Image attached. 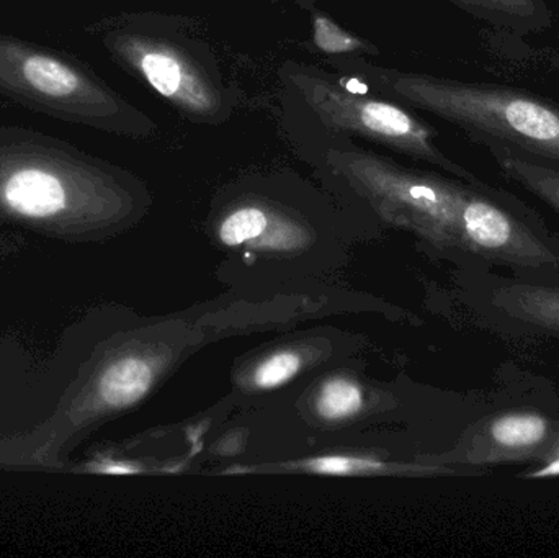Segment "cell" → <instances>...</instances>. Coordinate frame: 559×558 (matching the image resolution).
Returning <instances> with one entry per match:
<instances>
[{
	"label": "cell",
	"instance_id": "cell-3",
	"mask_svg": "<svg viewBox=\"0 0 559 558\" xmlns=\"http://www.w3.org/2000/svg\"><path fill=\"white\" fill-rule=\"evenodd\" d=\"M374 72L394 97L462 128L481 144L514 147L559 167V104L524 88L414 72Z\"/></svg>",
	"mask_w": 559,
	"mask_h": 558
},
{
	"label": "cell",
	"instance_id": "cell-10",
	"mask_svg": "<svg viewBox=\"0 0 559 558\" xmlns=\"http://www.w3.org/2000/svg\"><path fill=\"white\" fill-rule=\"evenodd\" d=\"M153 380V367L146 359L123 357L108 366L98 379V402L111 409L128 408L147 395Z\"/></svg>",
	"mask_w": 559,
	"mask_h": 558
},
{
	"label": "cell",
	"instance_id": "cell-4",
	"mask_svg": "<svg viewBox=\"0 0 559 558\" xmlns=\"http://www.w3.org/2000/svg\"><path fill=\"white\" fill-rule=\"evenodd\" d=\"M0 95L64 123L147 138L156 124L79 56L0 32Z\"/></svg>",
	"mask_w": 559,
	"mask_h": 558
},
{
	"label": "cell",
	"instance_id": "cell-11",
	"mask_svg": "<svg viewBox=\"0 0 559 558\" xmlns=\"http://www.w3.org/2000/svg\"><path fill=\"white\" fill-rule=\"evenodd\" d=\"M475 15L509 28H537L547 25L544 0H452Z\"/></svg>",
	"mask_w": 559,
	"mask_h": 558
},
{
	"label": "cell",
	"instance_id": "cell-7",
	"mask_svg": "<svg viewBox=\"0 0 559 558\" xmlns=\"http://www.w3.org/2000/svg\"><path fill=\"white\" fill-rule=\"evenodd\" d=\"M478 462L555 461L559 458V425L535 413H509L489 418L475 441Z\"/></svg>",
	"mask_w": 559,
	"mask_h": 558
},
{
	"label": "cell",
	"instance_id": "cell-6",
	"mask_svg": "<svg viewBox=\"0 0 559 558\" xmlns=\"http://www.w3.org/2000/svg\"><path fill=\"white\" fill-rule=\"evenodd\" d=\"M292 79L306 104L329 130L367 138L481 186L469 170L443 154L436 143V130L401 105L355 94L314 72L295 71Z\"/></svg>",
	"mask_w": 559,
	"mask_h": 558
},
{
	"label": "cell",
	"instance_id": "cell-1",
	"mask_svg": "<svg viewBox=\"0 0 559 558\" xmlns=\"http://www.w3.org/2000/svg\"><path fill=\"white\" fill-rule=\"evenodd\" d=\"M332 163L371 195L414 216L430 233L518 271L559 269V242L509 206L508 197L481 186H460L403 169L360 150L332 151Z\"/></svg>",
	"mask_w": 559,
	"mask_h": 558
},
{
	"label": "cell",
	"instance_id": "cell-12",
	"mask_svg": "<svg viewBox=\"0 0 559 558\" xmlns=\"http://www.w3.org/2000/svg\"><path fill=\"white\" fill-rule=\"evenodd\" d=\"M364 396L360 387L344 379L329 380L318 395L316 408L322 418L331 422L350 418L360 412Z\"/></svg>",
	"mask_w": 559,
	"mask_h": 558
},
{
	"label": "cell",
	"instance_id": "cell-16",
	"mask_svg": "<svg viewBox=\"0 0 559 558\" xmlns=\"http://www.w3.org/2000/svg\"><path fill=\"white\" fill-rule=\"evenodd\" d=\"M370 468V462H354L350 459L344 458H328L318 459L311 462V468L318 472H325V474H347L352 468Z\"/></svg>",
	"mask_w": 559,
	"mask_h": 558
},
{
	"label": "cell",
	"instance_id": "cell-17",
	"mask_svg": "<svg viewBox=\"0 0 559 558\" xmlns=\"http://www.w3.org/2000/svg\"><path fill=\"white\" fill-rule=\"evenodd\" d=\"M98 471L105 472V474H133L134 472L133 468L118 464V462H105V464L98 465Z\"/></svg>",
	"mask_w": 559,
	"mask_h": 558
},
{
	"label": "cell",
	"instance_id": "cell-8",
	"mask_svg": "<svg viewBox=\"0 0 559 558\" xmlns=\"http://www.w3.org/2000/svg\"><path fill=\"white\" fill-rule=\"evenodd\" d=\"M489 308L504 320L559 334V287L489 277Z\"/></svg>",
	"mask_w": 559,
	"mask_h": 558
},
{
	"label": "cell",
	"instance_id": "cell-2",
	"mask_svg": "<svg viewBox=\"0 0 559 558\" xmlns=\"http://www.w3.org/2000/svg\"><path fill=\"white\" fill-rule=\"evenodd\" d=\"M130 176L45 131L0 124V216L33 225L107 218L123 209Z\"/></svg>",
	"mask_w": 559,
	"mask_h": 558
},
{
	"label": "cell",
	"instance_id": "cell-13",
	"mask_svg": "<svg viewBox=\"0 0 559 558\" xmlns=\"http://www.w3.org/2000/svg\"><path fill=\"white\" fill-rule=\"evenodd\" d=\"M269 228V215L259 206H242L223 219L219 239L226 246H239L264 235Z\"/></svg>",
	"mask_w": 559,
	"mask_h": 558
},
{
	"label": "cell",
	"instance_id": "cell-14",
	"mask_svg": "<svg viewBox=\"0 0 559 558\" xmlns=\"http://www.w3.org/2000/svg\"><path fill=\"white\" fill-rule=\"evenodd\" d=\"M312 41L316 48L325 55H347V52L367 51L368 45L358 36L342 28L324 13L312 16Z\"/></svg>",
	"mask_w": 559,
	"mask_h": 558
},
{
	"label": "cell",
	"instance_id": "cell-9",
	"mask_svg": "<svg viewBox=\"0 0 559 558\" xmlns=\"http://www.w3.org/2000/svg\"><path fill=\"white\" fill-rule=\"evenodd\" d=\"M504 176L547 203L559 215V167L504 144L486 143Z\"/></svg>",
	"mask_w": 559,
	"mask_h": 558
},
{
	"label": "cell",
	"instance_id": "cell-15",
	"mask_svg": "<svg viewBox=\"0 0 559 558\" xmlns=\"http://www.w3.org/2000/svg\"><path fill=\"white\" fill-rule=\"evenodd\" d=\"M301 367V359L295 353H278L269 357L254 372L258 389H277L292 380Z\"/></svg>",
	"mask_w": 559,
	"mask_h": 558
},
{
	"label": "cell",
	"instance_id": "cell-5",
	"mask_svg": "<svg viewBox=\"0 0 559 558\" xmlns=\"http://www.w3.org/2000/svg\"><path fill=\"white\" fill-rule=\"evenodd\" d=\"M111 61L199 123L228 120L231 105L215 62L189 41L169 38L153 16L123 13L88 25Z\"/></svg>",
	"mask_w": 559,
	"mask_h": 558
},
{
	"label": "cell",
	"instance_id": "cell-18",
	"mask_svg": "<svg viewBox=\"0 0 559 558\" xmlns=\"http://www.w3.org/2000/svg\"><path fill=\"white\" fill-rule=\"evenodd\" d=\"M551 66L559 71V51L555 52L550 58Z\"/></svg>",
	"mask_w": 559,
	"mask_h": 558
}]
</instances>
